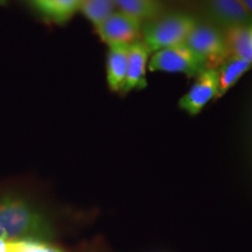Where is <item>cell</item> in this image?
<instances>
[{
	"mask_svg": "<svg viewBox=\"0 0 252 252\" xmlns=\"http://www.w3.org/2000/svg\"><path fill=\"white\" fill-rule=\"evenodd\" d=\"M80 1L81 0H39L35 5L42 13L56 23H64L80 9Z\"/></svg>",
	"mask_w": 252,
	"mask_h": 252,
	"instance_id": "4fadbf2b",
	"label": "cell"
},
{
	"mask_svg": "<svg viewBox=\"0 0 252 252\" xmlns=\"http://www.w3.org/2000/svg\"><path fill=\"white\" fill-rule=\"evenodd\" d=\"M5 1H6V0H0V2H1V4H4Z\"/></svg>",
	"mask_w": 252,
	"mask_h": 252,
	"instance_id": "ac0fdd59",
	"label": "cell"
},
{
	"mask_svg": "<svg viewBox=\"0 0 252 252\" xmlns=\"http://www.w3.org/2000/svg\"><path fill=\"white\" fill-rule=\"evenodd\" d=\"M144 23L124 12H113L96 28L97 34L108 47L130 46L141 39Z\"/></svg>",
	"mask_w": 252,
	"mask_h": 252,
	"instance_id": "5b68a950",
	"label": "cell"
},
{
	"mask_svg": "<svg viewBox=\"0 0 252 252\" xmlns=\"http://www.w3.org/2000/svg\"><path fill=\"white\" fill-rule=\"evenodd\" d=\"M0 252H11L9 250V242L5 239H0Z\"/></svg>",
	"mask_w": 252,
	"mask_h": 252,
	"instance_id": "2e32d148",
	"label": "cell"
},
{
	"mask_svg": "<svg viewBox=\"0 0 252 252\" xmlns=\"http://www.w3.org/2000/svg\"><path fill=\"white\" fill-rule=\"evenodd\" d=\"M206 69V62L186 43L154 52L149 63V71L182 74L189 78H196Z\"/></svg>",
	"mask_w": 252,
	"mask_h": 252,
	"instance_id": "3957f363",
	"label": "cell"
},
{
	"mask_svg": "<svg viewBox=\"0 0 252 252\" xmlns=\"http://www.w3.org/2000/svg\"><path fill=\"white\" fill-rule=\"evenodd\" d=\"M197 24L196 18L182 12L161 14L143 25L141 40L153 54L158 50L185 43Z\"/></svg>",
	"mask_w": 252,
	"mask_h": 252,
	"instance_id": "7a4b0ae2",
	"label": "cell"
},
{
	"mask_svg": "<svg viewBox=\"0 0 252 252\" xmlns=\"http://www.w3.org/2000/svg\"><path fill=\"white\" fill-rule=\"evenodd\" d=\"M46 230L43 217L23 198H0V239L27 241L43 235Z\"/></svg>",
	"mask_w": 252,
	"mask_h": 252,
	"instance_id": "6da1fadb",
	"label": "cell"
},
{
	"mask_svg": "<svg viewBox=\"0 0 252 252\" xmlns=\"http://www.w3.org/2000/svg\"><path fill=\"white\" fill-rule=\"evenodd\" d=\"M252 68V63L247 60L237 58V56H230L224 63L220 65L217 69L219 74V94L217 99L222 98L236 83L244 76Z\"/></svg>",
	"mask_w": 252,
	"mask_h": 252,
	"instance_id": "30bf717a",
	"label": "cell"
},
{
	"mask_svg": "<svg viewBox=\"0 0 252 252\" xmlns=\"http://www.w3.org/2000/svg\"><path fill=\"white\" fill-rule=\"evenodd\" d=\"M115 0H81L80 9L88 20L97 27L115 12Z\"/></svg>",
	"mask_w": 252,
	"mask_h": 252,
	"instance_id": "5bb4252c",
	"label": "cell"
},
{
	"mask_svg": "<svg viewBox=\"0 0 252 252\" xmlns=\"http://www.w3.org/2000/svg\"><path fill=\"white\" fill-rule=\"evenodd\" d=\"M244 2V5L247 6V8L249 9V12L252 14V0H242Z\"/></svg>",
	"mask_w": 252,
	"mask_h": 252,
	"instance_id": "e0dca14e",
	"label": "cell"
},
{
	"mask_svg": "<svg viewBox=\"0 0 252 252\" xmlns=\"http://www.w3.org/2000/svg\"><path fill=\"white\" fill-rule=\"evenodd\" d=\"M11 252H62L50 245L34 241H12L9 242Z\"/></svg>",
	"mask_w": 252,
	"mask_h": 252,
	"instance_id": "9a60e30c",
	"label": "cell"
},
{
	"mask_svg": "<svg viewBox=\"0 0 252 252\" xmlns=\"http://www.w3.org/2000/svg\"><path fill=\"white\" fill-rule=\"evenodd\" d=\"M33 1H34V4H36V2L39 1V0H33Z\"/></svg>",
	"mask_w": 252,
	"mask_h": 252,
	"instance_id": "d6986e66",
	"label": "cell"
},
{
	"mask_svg": "<svg viewBox=\"0 0 252 252\" xmlns=\"http://www.w3.org/2000/svg\"><path fill=\"white\" fill-rule=\"evenodd\" d=\"M128 46H111L106 54V83L112 93L121 94L127 71Z\"/></svg>",
	"mask_w": 252,
	"mask_h": 252,
	"instance_id": "9c48e42d",
	"label": "cell"
},
{
	"mask_svg": "<svg viewBox=\"0 0 252 252\" xmlns=\"http://www.w3.org/2000/svg\"><path fill=\"white\" fill-rule=\"evenodd\" d=\"M210 23L220 30L252 26V14L242 0H204Z\"/></svg>",
	"mask_w": 252,
	"mask_h": 252,
	"instance_id": "52a82bcc",
	"label": "cell"
},
{
	"mask_svg": "<svg viewBox=\"0 0 252 252\" xmlns=\"http://www.w3.org/2000/svg\"><path fill=\"white\" fill-rule=\"evenodd\" d=\"M185 43L206 62L208 68L219 69L231 56L223 31L212 24L198 23Z\"/></svg>",
	"mask_w": 252,
	"mask_h": 252,
	"instance_id": "277c9868",
	"label": "cell"
},
{
	"mask_svg": "<svg viewBox=\"0 0 252 252\" xmlns=\"http://www.w3.org/2000/svg\"><path fill=\"white\" fill-rule=\"evenodd\" d=\"M115 5L121 12L139 19L144 24L162 14L160 0H115Z\"/></svg>",
	"mask_w": 252,
	"mask_h": 252,
	"instance_id": "8fae6325",
	"label": "cell"
},
{
	"mask_svg": "<svg viewBox=\"0 0 252 252\" xmlns=\"http://www.w3.org/2000/svg\"><path fill=\"white\" fill-rule=\"evenodd\" d=\"M152 52L143 40H138L128 46L127 71L124 87L121 91V96L135 90H144L147 87V71Z\"/></svg>",
	"mask_w": 252,
	"mask_h": 252,
	"instance_id": "ba28073f",
	"label": "cell"
},
{
	"mask_svg": "<svg viewBox=\"0 0 252 252\" xmlns=\"http://www.w3.org/2000/svg\"><path fill=\"white\" fill-rule=\"evenodd\" d=\"M219 74L217 69L208 68L195 78L193 86L179 99V108L187 115L195 117L202 112L210 100L217 99Z\"/></svg>",
	"mask_w": 252,
	"mask_h": 252,
	"instance_id": "8992f818",
	"label": "cell"
},
{
	"mask_svg": "<svg viewBox=\"0 0 252 252\" xmlns=\"http://www.w3.org/2000/svg\"><path fill=\"white\" fill-rule=\"evenodd\" d=\"M231 56L252 63V26L236 27L223 31Z\"/></svg>",
	"mask_w": 252,
	"mask_h": 252,
	"instance_id": "7c38bea8",
	"label": "cell"
}]
</instances>
